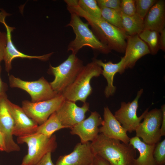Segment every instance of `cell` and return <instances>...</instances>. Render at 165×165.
<instances>
[{
	"instance_id": "6da1fadb",
	"label": "cell",
	"mask_w": 165,
	"mask_h": 165,
	"mask_svg": "<svg viewBox=\"0 0 165 165\" xmlns=\"http://www.w3.org/2000/svg\"><path fill=\"white\" fill-rule=\"evenodd\" d=\"M78 1L64 0L69 12L74 13L85 19L91 26L97 38L111 50L124 53L127 36L125 32L107 22L102 18H96L89 15L79 6Z\"/></svg>"
},
{
	"instance_id": "7a4b0ae2",
	"label": "cell",
	"mask_w": 165,
	"mask_h": 165,
	"mask_svg": "<svg viewBox=\"0 0 165 165\" xmlns=\"http://www.w3.org/2000/svg\"><path fill=\"white\" fill-rule=\"evenodd\" d=\"M91 145L95 155L106 160L110 165H134L136 150L129 144L100 133Z\"/></svg>"
},
{
	"instance_id": "3957f363",
	"label": "cell",
	"mask_w": 165,
	"mask_h": 165,
	"mask_svg": "<svg viewBox=\"0 0 165 165\" xmlns=\"http://www.w3.org/2000/svg\"><path fill=\"white\" fill-rule=\"evenodd\" d=\"M102 71L101 67L95 59L83 66L73 82L61 93L65 100L75 102L78 101L86 102L92 92L90 84L91 79L99 76Z\"/></svg>"
},
{
	"instance_id": "277c9868",
	"label": "cell",
	"mask_w": 165,
	"mask_h": 165,
	"mask_svg": "<svg viewBox=\"0 0 165 165\" xmlns=\"http://www.w3.org/2000/svg\"><path fill=\"white\" fill-rule=\"evenodd\" d=\"M70 20L66 26L71 27L75 35V39L71 41L68 47V51L76 55L83 47L88 46L103 53L108 54L111 50L102 43L89 27V24L85 23L80 17L70 12Z\"/></svg>"
},
{
	"instance_id": "5b68a950",
	"label": "cell",
	"mask_w": 165,
	"mask_h": 165,
	"mask_svg": "<svg viewBox=\"0 0 165 165\" xmlns=\"http://www.w3.org/2000/svg\"><path fill=\"white\" fill-rule=\"evenodd\" d=\"M17 141L18 144L26 143L28 147L27 153L23 158L20 165H34L47 153L54 152L57 147L55 134L48 138L36 132L17 137Z\"/></svg>"
},
{
	"instance_id": "8992f818",
	"label": "cell",
	"mask_w": 165,
	"mask_h": 165,
	"mask_svg": "<svg viewBox=\"0 0 165 165\" xmlns=\"http://www.w3.org/2000/svg\"><path fill=\"white\" fill-rule=\"evenodd\" d=\"M82 61L76 55L70 54L67 59L57 66L50 64L48 73L54 76L50 82L53 90L57 94H61L74 81L83 67Z\"/></svg>"
},
{
	"instance_id": "52a82bcc",
	"label": "cell",
	"mask_w": 165,
	"mask_h": 165,
	"mask_svg": "<svg viewBox=\"0 0 165 165\" xmlns=\"http://www.w3.org/2000/svg\"><path fill=\"white\" fill-rule=\"evenodd\" d=\"M9 79L11 87L18 88L27 92L30 95L31 101L33 102L50 99L58 94L53 90L50 83L43 77L37 80L28 81L11 75Z\"/></svg>"
},
{
	"instance_id": "ba28073f",
	"label": "cell",
	"mask_w": 165,
	"mask_h": 165,
	"mask_svg": "<svg viewBox=\"0 0 165 165\" xmlns=\"http://www.w3.org/2000/svg\"><path fill=\"white\" fill-rule=\"evenodd\" d=\"M64 100L62 94H59L52 98L40 102L24 101L22 108L27 115L39 125L56 111Z\"/></svg>"
},
{
	"instance_id": "9c48e42d",
	"label": "cell",
	"mask_w": 165,
	"mask_h": 165,
	"mask_svg": "<svg viewBox=\"0 0 165 165\" xmlns=\"http://www.w3.org/2000/svg\"><path fill=\"white\" fill-rule=\"evenodd\" d=\"M161 109L155 108L148 111L143 121L135 130L136 136L149 145L156 144L161 140L160 127L162 119Z\"/></svg>"
},
{
	"instance_id": "30bf717a",
	"label": "cell",
	"mask_w": 165,
	"mask_h": 165,
	"mask_svg": "<svg viewBox=\"0 0 165 165\" xmlns=\"http://www.w3.org/2000/svg\"><path fill=\"white\" fill-rule=\"evenodd\" d=\"M143 92L142 89L138 91L135 98L131 102H121L120 108L114 115L127 131L130 133L135 131L148 111V108H147L140 116H137L138 100Z\"/></svg>"
},
{
	"instance_id": "8fae6325",
	"label": "cell",
	"mask_w": 165,
	"mask_h": 165,
	"mask_svg": "<svg viewBox=\"0 0 165 165\" xmlns=\"http://www.w3.org/2000/svg\"><path fill=\"white\" fill-rule=\"evenodd\" d=\"M89 108V104L87 102L79 107L75 102L64 100L55 112L65 128L70 129L85 119L86 113Z\"/></svg>"
},
{
	"instance_id": "7c38bea8",
	"label": "cell",
	"mask_w": 165,
	"mask_h": 165,
	"mask_svg": "<svg viewBox=\"0 0 165 165\" xmlns=\"http://www.w3.org/2000/svg\"><path fill=\"white\" fill-rule=\"evenodd\" d=\"M9 14L3 9L0 12V22L4 25L6 31L7 42L3 60L6 71L9 72L11 69L12 61L15 58L36 59L42 61L48 60L53 54L52 52L42 56H33L25 54L17 49L12 39V32L15 28L8 26L5 21L6 17Z\"/></svg>"
},
{
	"instance_id": "4fadbf2b",
	"label": "cell",
	"mask_w": 165,
	"mask_h": 165,
	"mask_svg": "<svg viewBox=\"0 0 165 165\" xmlns=\"http://www.w3.org/2000/svg\"><path fill=\"white\" fill-rule=\"evenodd\" d=\"M8 104L14 121L13 135L20 137L36 133L38 125L27 115L22 108L9 99Z\"/></svg>"
},
{
	"instance_id": "5bb4252c",
	"label": "cell",
	"mask_w": 165,
	"mask_h": 165,
	"mask_svg": "<svg viewBox=\"0 0 165 165\" xmlns=\"http://www.w3.org/2000/svg\"><path fill=\"white\" fill-rule=\"evenodd\" d=\"M7 95L0 98V130L4 137L7 152H18L20 148L13 140L14 121L10 112Z\"/></svg>"
},
{
	"instance_id": "9a60e30c",
	"label": "cell",
	"mask_w": 165,
	"mask_h": 165,
	"mask_svg": "<svg viewBox=\"0 0 165 165\" xmlns=\"http://www.w3.org/2000/svg\"><path fill=\"white\" fill-rule=\"evenodd\" d=\"M103 121L98 112H92L87 119L71 128L70 133L78 136L82 143L92 142L99 134V127L102 125Z\"/></svg>"
},
{
	"instance_id": "2e32d148",
	"label": "cell",
	"mask_w": 165,
	"mask_h": 165,
	"mask_svg": "<svg viewBox=\"0 0 165 165\" xmlns=\"http://www.w3.org/2000/svg\"><path fill=\"white\" fill-rule=\"evenodd\" d=\"M95 156L91 142L79 143L71 152L60 156L54 165H91Z\"/></svg>"
},
{
	"instance_id": "e0dca14e",
	"label": "cell",
	"mask_w": 165,
	"mask_h": 165,
	"mask_svg": "<svg viewBox=\"0 0 165 165\" xmlns=\"http://www.w3.org/2000/svg\"><path fill=\"white\" fill-rule=\"evenodd\" d=\"M125 55L122 57L123 68H132L137 61L146 55L150 54V51L147 44L142 40L138 35L127 36Z\"/></svg>"
},
{
	"instance_id": "ac0fdd59",
	"label": "cell",
	"mask_w": 165,
	"mask_h": 165,
	"mask_svg": "<svg viewBox=\"0 0 165 165\" xmlns=\"http://www.w3.org/2000/svg\"><path fill=\"white\" fill-rule=\"evenodd\" d=\"M103 122L99 133L109 138L129 144L130 138L127 131L117 120L108 106L104 107Z\"/></svg>"
},
{
	"instance_id": "d6986e66",
	"label": "cell",
	"mask_w": 165,
	"mask_h": 165,
	"mask_svg": "<svg viewBox=\"0 0 165 165\" xmlns=\"http://www.w3.org/2000/svg\"><path fill=\"white\" fill-rule=\"evenodd\" d=\"M144 29L155 30L159 33L165 26V2L157 0L144 19Z\"/></svg>"
},
{
	"instance_id": "ffe728a7",
	"label": "cell",
	"mask_w": 165,
	"mask_h": 165,
	"mask_svg": "<svg viewBox=\"0 0 165 165\" xmlns=\"http://www.w3.org/2000/svg\"><path fill=\"white\" fill-rule=\"evenodd\" d=\"M95 60L96 62L103 68L101 74L105 78L107 82L104 93L105 97H108L113 95L116 90V87L113 84L115 75L117 73L121 74L124 72L123 58L122 57L120 61L116 63H113L110 61L104 63L101 60Z\"/></svg>"
},
{
	"instance_id": "44dd1931",
	"label": "cell",
	"mask_w": 165,
	"mask_h": 165,
	"mask_svg": "<svg viewBox=\"0 0 165 165\" xmlns=\"http://www.w3.org/2000/svg\"><path fill=\"white\" fill-rule=\"evenodd\" d=\"M129 144L139 153L138 158L135 160L134 165H156L153 155L156 144H146L136 136L130 138Z\"/></svg>"
},
{
	"instance_id": "7402d4cb",
	"label": "cell",
	"mask_w": 165,
	"mask_h": 165,
	"mask_svg": "<svg viewBox=\"0 0 165 165\" xmlns=\"http://www.w3.org/2000/svg\"><path fill=\"white\" fill-rule=\"evenodd\" d=\"M121 14L123 30L127 36L138 35L144 29V19L137 13L131 16Z\"/></svg>"
},
{
	"instance_id": "603a6c76",
	"label": "cell",
	"mask_w": 165,
	"mask_h": 165,
	"mask_svg": "<svg viewBox=\"0 0 165 165\" xmlns=\"http://www.w3.org/2000/svg\"><path fill=\"white\" fill-rule=\"evenodd\" d=\"M65 127L58 119L55 112L52 114L42 124L38 125L36 132L50 137L57 131Z\"/></svg>"
},
{
	"instance_id": "cb8c5ba5",
	"label": "cell",
	"mask_w": 165,
	"mask_h": 165,
	"mask_svg": "<svg viewBox=\"0 0 165 165\" xmlns=\"http://www.w3.org/2000/svg\"><path fill=\"white\" fill-rule=\"evenodd\" d=\"M138 35L148 45L150 53L152 55L156 54L160 49V33L155 30L144 29Z\"/></svg>"
},
{
	"instance_id": "d4e9b609",
	"label": "cell",
	"mask_w": 165,
	"mask_h": 165,
	"mask_svg": "<svg viewBox=\"0 0 165 165\" xmlns=\"http://www.w3.org/2000/svg\"><path fill=\"white\" fill-rule=\"evenodd\" d=\"M101 18L109 23L123 30L120 12L105 7L100 8Z\"/></svg>"
},
{
	"instance_id": "484cf974",
	"label": "cell",
	"mask_w": 165,
	"mask_h": 165,
	"mask_svg": "<svg viewBox=\"0 0 165 165\" xmlns=\"http://www.w3.org/2000/svg\"><path fill=\"white\" fill-rule=\"evenodd\" d=\"M78 4L80 8L89 15L95 17L101 18V9L96 0H79Z\"/></svg>"
},
{
	"instance_id": "4316f807",
	"label": "cell",
	"mask_w": 165,
	"mask_h": 165,
	"mask_svg": "<svg viewBox=\"0 0 165 165\" xmlns=\"http://www.w3.org/2000/svg\"><path fill=\"white\" fill-rule=\"evenodd\" d=\"M157 1L156 0H135L136 13L144 19L150 8Z\"/></svg>"
},
{
	"instance_id": "83f0119b",
	"label": "cell",
	"mask_w": 165,
	"mask_h": 165,
	"mask_svg": "<svg viewBox=\"0 0 165 165\" xmlns=\"http://www.w3.org/2000/svg\"><path fill=\"white\" fill-rule=\"evenodd\" d=\"M153 156L156 165H165V139L156 144Z\"/></svg>"
},
{
	"instance_id": "f1b7e54d",
	"label": "cell",
	"mask_w": 165,
	"mask_h": 165,
	"mask_svg": "<svg viewBox=\"0 0 165 165\" xmlns=\"http://www.w3.org/2000/svg\"><path fill=\"white\" fill-rule=\"evenodd\" d=\"M120 13L121 14L127 16H131L136 14L135 0H121Z\"/></svg>"
},
{
	"instance_id": "f546056e",
	"label": "cell",
	"mask_w": 165,
	"mask_h": 165,
	"mask_svg": "<svg viewBox=\"0 0 165 165\" xmlns=\"http://www.w3.org/2000/svg\"><path fill=\"white\" fill-rule=\"evenodd\" d=\"M96 1L100 8H107L120 12V0H97Z\"/></svg>"
},
{
	"instance_id": "4dcf8cb0",
	"label": "cell",
	"mask_w": 165,
	"mask_h": 165,
	"mask_svg": "<svg viewBox=\"0 0 165 165\" xmlns=\"http://www.w3.org/2000/svg\"><path fill=\"white\" fill-rule=\"evenodd\" d=\"M6 42V33L0 31V62L4 60Z\"/></svg>"
},
{
	"instance_id": "1f68e13d",
	"label": "cell",
	"mask_w": 165,
	"mask_h": 165,
	"mask_svg": "<svg viewBox=\"0 0 165 165\" xmlns=\"http://www.w3.org/2000/svg\"><path fill=\"white\" fill-rule=\"evenodd\" d=\"M34 165H54L51 158V152L46 154L38 162Z\"/></svg>"
},
{
	"instance_id": "d6a6232c",
	"label": "cell",
	"mask_w": 165,
	"mask_h": 165,
	"mask_svg": "<svg viewBox=\"0 0 165 165\" xmlns=\"http://www.w3.org/2000/svg\"><path fill=\"white\" fill-rule=\"evenodd\" d=\"M1 66L0 62V98L7 95L6 92L7 90V84L3 82L1 77Z\"/></svg>"
},
{
	"instance_id": "836d02e7",
	"label": "cell",
	"mask_w": 165,
	"mask_h": 165,
	"mask_svg": "<svg viewBox=\"0 0 165 165\" xmlns=\"http://www.w3.org/2000/svg\"><path fill=\"white\" fill-rule=\"evenodd\" d=\"M163 116L161 125L160 127V134L161 137L165 135V105H163L161 107Z\"/></svg>"
},
{
	"instance_id": "e575fe53",
	"label": "cell",
	"mask_w": 165,
	"mask_h": 165,
	"mask_svg": "<svg viewBox=\"0 0 165 165\" xmlns=\"http://www.w3.org/2000/svg\"><path fill=\"white\" fill-rule=\"evenodd\" d=\"M159 48L163 51H165V28L160 33Z\"/></svg>"
},
{
	"instance_id": "d590c367",
	"label": "cell",
	"mask_w": 165,
	"mask_h": 165,
	"mask_svg": "<svg viewBox=\"0 0 165 165\" xmlns=\"http://www.w3.org/2000/svg\"><path fill=\"white\" fill-rule=\"evenodd\" d=\"M93 165H110L108 163L101 157L96 155L94 159Z\"/></svg>"
},
{
	"instance_id": "8d00e7d4",
	"label": "cell",
	"mask_w": 165,
	"mask_h": 165,
	"mask_svg": "<svg viewBox=\"0 0 165 165\" xmlns=\"http://www.w3.org/2000/svg\"><path fill=\"white\" fill-rule=\"evenodd\" d=\"M5 139L3 134L0 130V151H6Z\"/></svg>"
},
{
	"instance_id": "74e56055",
	"label": "cell",
	"mask_w": 165,
	"mask_h": 165,
	"mask_svg": "<svg viewBox=\"0 0 165 165\" xmlns=\"http://www.w3.org/2000/svg\"><path fill=\"white\" fill-rule=\"evenodd\" d=\"M91 165H93V163Z\"/></svg>"
}]
</instances>
